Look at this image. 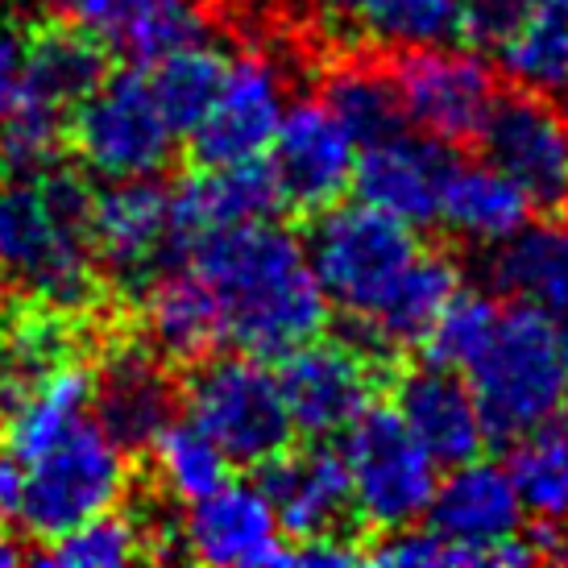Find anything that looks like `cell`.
<instances>
[{
    "mask_svg": "<svg viewBox=\"0 0 568 568\" xmlns=\"http://www.w3.org/2000/svg\"><path fill=\"white\" fill-rule=\"evenodd\" d=\"M324 13H332V17H353V9H357V0H316Z\"/></svg>",
    "mask_w": 568,
    "mask_h": 568,
    "instance_id": "obj_41",
    "label": "cell"
},
{
    "mask_svg": "<svg viewBox=\"0 0 568 568\" xmlns=\"http://www.w3.org/2000/svg\"><path fill=\"white\" fill-rule=\"evenodd\" d=\"M460 0H357L353 26L395 50L436 47L457 38Z\"/></svg>",
    "mask_w": 568,
    "mask_h": 568,
    "instance_id": "obj_35",
    "label": "cell"
},
{
    "mask_svg": "<svg viewBox=\"0 0 568 568\" xmlns=\"http://www.w3.org/2000/svg\"><path fill=\"white\" fill-rule=\"evenodd\" d=\"M42 9L133 67H150L171 50L204 42L212 30L207 0H42Z\"/></svg>",
    "mask_w": 568,
    "mask_h": 568,
    "instance_id": "obj_17",
    "label": "cell"
},
{
    "mask_svg": "<svg viewBox=\"0 0 568 568\" xmlns=\"http://www.w3.org/2000/svg\"><path fill=\"white\" fill-rule=\"evenodd\" d=\"M307 221L312 224L303 250L328 295V307L348 320V328H365L395 295L415 253L424 250L415 229L362 200L357 204L336 200Z\"/></svg>",
    "mask_w": 568,
    "mask_h": 568,
    "instance_id": "obj_4",
    "label": "cell"
},
{
    "mask_svg": "<svg viewBox=\"0 0 568 568\" xmlns=\"http://www.w3.org/2000/svg\"><path fill=\"white\" fill-rule=\"evenodd\" d=\"M440 536L469 544L489 565H531L548 556L552 527H544V539L523 536V503L506 465L494 460H460L448 465V477L436 481L432 506L424 515Z\"/></svg>",
    "mask_w": 568,
    "mask_h": 568,
    "instance_id": "obj_12",
    "label": "cell"
},
{
    "mask_svg": "<svg viewBox=\"0 0 568 568\" xmlns=\"http://www.w3.org/2000/svg\"><path fill=\"white\" fill-rule=\"evenodd\" d=\"M531 0H460L457 38L474 50H498Z\"/></svg>",
    "mask_w": 568,
    "mask_h": 568,
    "instance_id": "obj_36",
    "label": "cell"
},
{
    "mask_svg": "<svg viewBox=\"0 0 568 568\" xmlns=\"http://www.w3.org/2000/svg\"><path fill=\"white\" fill-rule=\"evenodd\" d=\"M257 486L270 498L286 539L341 536L353 523V489L341 448L328 440H307L303 448L286 444L278 457L257 465Z\"/></svg>",
    "mask_w": 568,
    "mask_h": 568,
    "instance_id": "obj_20",
    "label": "cell"
},
{
    "mask_svg": "<svg viewBox=\"0 0 568 568\" xmlns=\"http://www.w3.org/2000/svg\"><path fill=\"white\" fill-rule=\"evenodd\" d=\"M460 378L474 390L489 440H515L568 407V320L503 303Z\"/></svg>",
    "mask_w": 568,
    "mask_h": 568,
    "instance_id": "obj_3",
    "label": "cell"
},
{
    "mask_svg": "<svg viewBox=\"0 0 568 568\" xmlns=\"http://www.w3.org/2000/svg\"><path fill=\"white\" fill-rule=\"evenodd\" d=\"M460 286H465L460 283V266L448 253L419 250L407 274H403V283L395 286V295L386 300V307L365 328H353V336L382 357H395L403 348H419Z\"/></svg>",
    "mask_w": 568,
    "mask_h": 568,
    "instance_id": "obj_27",
    "label": "cell"
},
{
    "mask_svg": "<svg viewBox=\"0 0 568 568\" xmlns=\"http://www.w3.org/2000/svg\"><path fill=\"white\" fill-rule=\"evenodd\" d=\"M324 109L348 129V138L357 145H369L403 129V109L390 80V67L374 59H341L328 67V75L320 83Z\"/></svg>",
    "mask_w": 568,
    "mask_h": 568,
    "instance_id": "obj_31",
    "label": "cell"
},
{
    "mask_svg": "<svg viewBox=\"0 0 568 568\" xmlns=\"http://www.w3.org/2000/svg\"><path fill=\"white\" fill-rule=\"evenodd\" d=\"M179 403L224 448L233 465L257 469L295 440L278 374L253 353H207L191 362Z\"/></svg>",
    "mask_w": 568,
    "mask_h": 568,
    "instance_id": "obj_6",
    "label": "cell"
},
{
    "mask_svg": "<svg viewBox=\"0 0 568 568\" xmlns=\"http://www.w3.org/2000/svg\"><path fill=\"white\" fill-rule=\"evenodd\" d=\"M224 63H229V54L212 47L207 38L171 50V54L150 63V71H145L150 92H154L162 116L171 121L179 138H187L191 129L204 121V112L212 109L224 80Z\"/></svg>",
    "mask_w": 568,
    "mask_h": 568,
    "instance_id": "obj_33",
    "label": "cell"
},
{
    "mask_svg": "<svg viewBox=\"0 0 568 568\" xmlns=\"http://www.w3.org/2000/svg\"><path fill=\"white\" fill-rule=\"evenodd\" d=\"M286 104H291V80L270 50L229 54L221 92L204 112V121L187 133L195 166L262 162Z\"/></svg>",
    "mask_w": 568,
    "mask_h": 568,
    "instance_id": "obj_14",
    "label": "cell"
},
{
    "mask_svg": "<svg viewBox=\"0 0 568 568\" xmlns=\"http://www.w3.org/2000/svg\"><path fill=\"white\" fill-rule=\"evenodd\" d=\"M403 125L427 133L444 145L474 142L489 104L498 95V80L486 54L474 47H410L398 50L390 63Z\"/></svg>",
    "mask_w": 568,
    "mask_h": 568,
    "instance_id": "obj_11",
    "label": "cell"
},
{
    "mask_svg": "<svg viewBox=\"0 0 568 568\" xmlns=\"http://www.w3.org/2000/svg\"><path fill=\"white\" fill-rule=\"evenodd\" d=\"M531 216V204L498 166L489 162H474L465 166L457 162L448 183H444L440 216L436 221L465 245L489 250L503 237H510L523 221Z\"/></svg>",
    "mask_w": 568,
    "mask_h": 568,
    "instance_id": "obj_28",
    "label": "cell"
},
{
    "mask_svg": "<svg viewBox=\"0 0 568 568\" xmlns=\"http://www.w3.org/2000/svg\"><path fill=\"white\" fill-rule=\"evenodd\" d=\"M262 162L270 166L283 207L300 216H316L336 204L353 183L357 142L324 109V100H300V104H286Z\"/></svg>",
    "mask_w": 568,
    "mask_h": 568,
    "instance_id": "obj_15",
    "label": "cell"
},
{
    "mask_svg": "<svg viewBox=\"0 0 568 568\" xmlns=\"http://www.w3.org/2000/svg\"><path fill=\"white\" fill-rule=\"evenodd\" d=\"M506 474L515 481L523 515L539 527L568 523V407L531 424L510 440Z\"/></svg>",
    "mask_w": 568,
    "mask_h": 568,
    "instance_id": "obj_29",
    "label": "cell"
},
{
    "mask_svg": "<svg viewBox=\"0 0 568 568\" xmlns=\"http://www.w3.org/2000/svg\"><path fill=\"white\" fill-rule=\"evenodd\" d=\"M395 410L440 469L486 453L489 432L481 424V410H477L469 382L460 378L457 369H444V365L427 362L419 369L398 374Z\"/></svg>",
    "mask_w": 568,
    "mask_h": 568,
    "instance_id": "obj_23",
    "label": "cell"
},
{
    "mask_svg": "<svg viewBox=\"0 0 568 568\" xmlns=\"http://www.w3.org/2000/svg\"><path fill=\"white\" fill-rule=\"evenodd\" d=\"M145 453H150V469H154V481H159V498H171V503L183 506L224 486L229 465H233L224 457L221 444L212 440L191 415H183V419L174 415L171 424L145 444Z\"/></svg>",
    "mask_w": 568,
    "mask_h": 568,
    "instance_id": "obj_32",
    "label": "cell"
},
{
    "mask_svg": "<svg viewBox=\"0 0 568 568\" xmlns=\"http://www.w3.org/2000/svg\"><path fill=\"white\" fill-rule=\"evenodd\" d=\"M17 80H21V33L13 30L9 17H0V116L13 100Z\"/></svg>",
    "mask_w": 568,
    "mask_h": 568,
    "instance_id": "obj_37",
    "label": "cell"
},
{
    "mask_svg": "<svg viewBox=\"0 0 568 568\" xmlns=\"http://www.w3.org/2000/svg\"><path fill=\"white\" fill-rule=\"evenodd\" d=\"M21 481H26L21 457L0 444V523H9V527L17 523V510H21Z\"/></svg>",
    "mask_w": 568,
    "mask_h": 568,
    "instance_id": "obj_38",
    "label": "cell"
},
{
    "mask_svg": "<svg viewBox=\"0 0 568 568\" xmlns=\"http://www.w3.org/2000/svg\"><path fill=\"white\" fill-rule=\"evenodd\" d=\"M21 560H26V548L17 544L13 527L0 523V568H13V565H21Z\"/></svg>",
    "mask_w": 568,
    "mask_h": 568,
    "instance_id": "obj_39",
    "label": "cell"
},
{
    "mask_svg": "<svg viewBox=\"0 0 568 568\" xmlns=\"http://www.w3.org/2000/svg\"><path fill=\"white\" fill-rule=\"evenodd\" d=\"M474 142L536 212L568 204V109L560 100L527 88L498 92Z\"/></svg>",
    "mask_w": 568,
    "mask_h": 568,
    "instance_id": "obj_10",
    "label": "cell"
},
{
    "mask_svg": "<svg viewBox=\"0 0 568 568\" xmlns=\"http://www.w3.org/2000/svg\"><path fill=\"white\" fill-rule=\"evenodd\" d=\"M494 54L515 88L568 104V0H531Z\"/></svg>",
    "mask_w": 568,
    "mask_h": 568,
    "instance_id": "obj_30",
    "label": "cell"
},
{
    "mask_svg": "<svg viewBox=\"0 0 568 568\" xmlns=\"http://www.w3.org/2000/svg\"><path fill=\"white\" fill-rule=\"evenodd\" d=\"M9 307V295H4V278H0V312Z\"/></svg>",
    "mask_w": 568,
    "mask_h": 568,
    "instance_id": "obj_42",
    "label": "cell"
},
{
    "mask_svg": "<svg viewBox=\"0 0 568 568\" xmlns=\"http://www.w3.org/2000/svg\"><path fill=\"white\" fill-rule=\"evenodd\" d=\"M150 531H145L142 515L129 510H104L83 519L80 527H71L63 536L47 539L33 560L50 568H121L133 560H150Z\"/></svg>",
    "mask_w": 568,
    "mask_h": 568,
    "instance_id": "obj_34",
    "label": "cell"
},
{
    "mask_svg": "<svg viewBox=\"0 0 568 568\" xmlns=\"http://www.w3.org/2000/svg\"><path fill=\"white\" fill-rule=\"evenodd\" d=\"M88 237L104 283L138 295L166 262H174L171 187H162L159 174L104 179L88 204Z\"/></svg>",
    "mask_w": 568,
    "mask_h": 568,
    "instance_id": "obj_13",
    "label": "cell"
},
{
    "mask_svg": "<svg viewBox=\"0 0 568 568\" xmlns=\"http://www.w3.org/2000/svg\"><path fill=\"white\" fill-rule=\"evenodd\" d=\"M125 448L112 440L92 415L67 427L59 440L21 457V510L17 527L38 544L63 536L92 515L121 506L129 489Z\"/></svg>",
    "mask_w": 568,
    "mask_h": 568,
    "instance_id": "obj_5",
    "label": "cell"
},
{
    "mask_svg": "<svg viewBox=\"0 0 568 568\" xmlns=\"http://www.w3.org/2000/svg\"><path fill=\"white\" fill-rule=\"evenodd\" d=\"M481 270L506 303L568 320V216H527L510 237L489 245Z\"/></svg>",
    "mask_w": 568,
    "mask_h": 568,
    "instance_id": "obj_26",
    "label": "cell"
},
{
    "mask_svg": "<svg viewBox=\"0 0 568 568\" xmlns=\"http://www.w3.org/2000/svg\"><path fill=\"white\" fill-rule=\"evenodd\" d=\"M283 207L278 187L266 162H237V166H195L187 179L171 187L174 257L183 245L237 229V224L270 221Z\"/></svg>",
    "mask_w": 568,
    "mask_h": 568,
    "instance_id": "obj_24",
    "label": "cell"
},
{
    "mask_svg": "<svg viewBox=\"0 0 568 568\" xmlns=\"http://www.w3.org/2000/svg\"><path fill=\"white\" fill-rule=\"evenodd\" d=\"M174 142L179 133L162 116L142 67L109 71L67 121V145L95 179H145L166 171Z\"/></svg>",
    "mask_w": 568,
    "mask_h": 568,
    "instance_id": "obj_7",
    "label": "cell"
},
{
    "mask_svg": "<svg viewBox=\"0 0 568 568\" xmlns=\"http://www.w3.org/2000/svg\"><path fill=\"white\" fill-rule=\"evenodd\" d=\"M179 257L204 274L221 303L224 341L262 362H278L328 324V295L303 241L274 221H253L191 241Z\"/></svg>",
    "mask_w": 568,
    "mask_h": 568,
    "instance_id": "obj_1",
    "label": "cell"
},
{
    "mask_svg": "<svg viewBox=\"0 0 568 568\" xmlns=\"http://www.w3.org/2000/svg\"><path fill=\"white\" fill-rule=\"evenodd\" d=\"M386 378L390 357L374 353L357 336L320 332L278 357V390L303 440H336L365 407H374Z\"/></svg>",
    "mask_w": 568,
    "mask_h": 568,
    "instance_id": "obj_9",
    "label": "cell"
},
{
    "mask_svg": "<svg viewBox=\"0 0 568 568\" xmlns=\"http://www.w3.org/2000/svg\"><path fill=\"white\" fill-rule=\"evenodd\" d=\"M453 166H457L453 145L436 142L427 133L395 129L378 142L362 145L348 187L357 191L362 204L378 207L410 229H424L440 216L444 183Z\"/></svg>",
    "mask_w": 568,
    "mask_h": 568,
    "instance_id": "obj_19",
    "label": "cell"
},
{
    "mask_svg": "<svg viewBox=\"0 0 568 568\" xmlns=\"http://www.w3.org/2000/svg\"><path fill=\"white\" fill-rule=\"evenodd\" d=\"M109 59L112 54L95 38L50 17L47 26L21 38V80L13 100L71 121L75 104L109 75Z\"/></svg>",
    "mask_w": 568,
    "mask_h": 568,
    "instance_id": "obj_25",
    "label": "cell"
},
{
    "mask_svg": "<svg viewBox=\"0 0 568 568\" xmlns=\"http://www.w3.org/2000/svg\"><path fill=\"white\" fill-rule=\"evenodd\" d=\"M548 556H556L560 565H568V523H565V531H552V539H548Z\"/></svg>",
    "mask_w": 568,
    "mask_h": 568,
    "instance_id": "obj_40",
    "label": "cell"
},
{
    "mask_svg": "<svg viewBox=\"0 0 568 568\" xmlns=\"http://www.w3.org/2000/svg\"><path fill=\"white\" fill-rule=\"evenodd\" d=\"M4 174H9V166H4V159H0V183H4Z\"/></svg>",
    "mask_w": 568,
    "mask_h": 568,
    "instance_id": "obj_43",
    "label": "cell"
},
{
    "mask_svg": "<svg viewBox=\"0 0 568 568\" xmlns=\"http://www.w3.org/2000/svg\"><path fill=\"white\" fill-rule=\"evenodd\" d=\"M88 204L92 187L59 162L0 183V278H13L67 312L92 316L109 283L88 237Z\"/></svg>",
    "mask_w": 568,
    "mask_h": 568,
    "instance_id": "obj_2",
    "label": "cell"
},
{
    "mask_svg": "<svg viewBox=\"0 0 568 568\" xmlns=\"http://www.w3.org/2000/svg\"><path fill=\"white\" fill-rule=\"evenodd\" d=\"M283 539L274 506L253 481H224L187 503V515L179 519L183 556L212 568L286 565Z\"/></svg>",
    "mask_w": 568,
    "mask_h": 568,
    "instance_id": "obj_18",
    "label": "cell"
},
{
    "mask_svg": "<svg viewBox=\"0 0 568 568\" xmlns=\"http://www.w3.org/2000/svg\"><path fill=\"white\" fill-rule=\"evenodd\" d=\"M341 440L357 519L374 531H398L424 519L440 481V465L410 436L395 407H365L341 432Z\"/></svg>",
    "mask_w": 568,
    "mask_h": 568,
    "instance_id": "obj_8",
    "label": "cell"
},
{
    "mask_svg": "<svg viewBox=\"0 0 568 568\" xmlns=\"http://www.w3.org/2000/svg\"><path fill=\"white\" fill-rule=\"evenodd\" d=\"M138 303V336L166 362H200L224 345L221 303L204 283V274L174 257L133 295Z\"/></svg>",
    "mask_w": 568,
    "mask_h": 568,
    "instance_id": "obj_22",
    "label": "cell"
},
{
    "mask_svg": "<svg viewBox=\"0 0 568 568\" xmlns=\"http://www.w3.org/2000/svg\"><path fill=\"white\" fill-rule=\"evenodd\" d=\"M179 410V382L171 362L142 336H116L104 345L92 369V419L125 453H145V444Z\"/></svg>",
    "mask_w": 568,
    "mask_h": 568,
    "instance_id": "obj_16",
    "label": "cell"
},
{
    "mask_svg": "<svg viewBox=\"0 0 568 568\" xmlns=\"http://www.w3.org/2000/svg\"><path fill=\"white\" fill-rule=\"evenodd\" d=\"M92 324L80 312L30 295L0 312V424L63 365L83 362Z\"/></svg>",
    "mask_w": 568,
    "mask_h": 568,
    "instance_id": "obj_21",
    "label": "cell"
}]
</instances>
